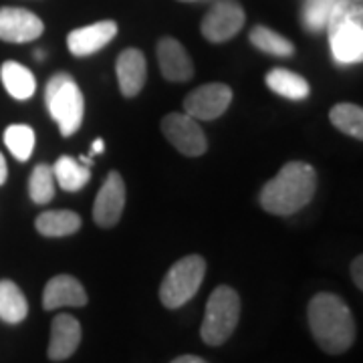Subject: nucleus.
I'll return each instance as SVG.
<instances>
[{
	"instance_id": "f257e3e1",
	"label": "nucleus",
	"mask_w": 363,
	"mask_h": 363,
	"mask_svg": "<svg viewBox=\"0 0 363 363\" xmlns=\"http://www.w3.org/2000/svg\"><path fill=\"white\" fill-rule=\"evenodd\" d=\"M309 327L317 345L329 355H341L355 341V321L345 301L333 293H319L311 298Z\"/></svg>"
},
{
	"instance_id": "f03ea898",
	"label": "nucleus",
	"mask_w": 363,
	"mask_h": 363,
	"mask_svg": "<svg viewBox=\"0 0 363 363\" xmlns=\"http://www.w3.org/2000/svg\"><path fill=\"white\" fill-rule=\"evenodd\" d=\"M317 190V174L305 162H289L283 169L264 184L260 206L277 216H291L307 206Z\"/></svg>"
},
{
	"instance_id": "7ed1b4c3",
	"label": "nucleus",
	"mask_w": 363,
	"mask_h": 363,
	"mask_svg": "<svg viewBox=\"0 0 363 363\" xmlns=\"http://www.w3.org/2000/svg\"><path fill=\"white\" fill-rule=\"evenodd\" d=\"M327 35L333 59L341 65L362 63L363 0H337L327 18Z\"/></svg>"
},
{
	"instance_id": "20e7f679",
	"label": "nucleus",
	"mask_w": 363,
	"mask_h": 363,
	"mask_svg": "<svg viewBox=\"0 0 363 363\" xmlns=\"http://www.w3.org/2000/svg\"><path fill=\"white\" fill-rule=\"evenodd\" d=\"M45 104L52 121L59 125L61 135H73L83 123L85 97L79 89L77 81L69 73H55L45 89Z\"/></svg>"
},
{
	"instance_id": "39448f33",
	"label": "nucleus",
	"mask_w": 363,
	"mask_h": 363,
	"mask_svg": "<svg viewBox=\"0 0 363 363\" xmlns=\"http://www.w3.org/2000/svg\"><path fill=\"white\" fill-rule=\"evenodd\" d=\"M240 319V297L233 286L220 285L214 289L206 303V313L200 335L210 347L226 343Z\"/></svg>"
},
{
	"instance_id": "423d86ee",
	"label": "nucleus",
	"mask_w": 363,
	"mask_h": 363,
	"mask_svg": "<svg viewBox=\"0 0 363 363\" xmlns=\"http://www.w3.org/2000/svg\"><path fill=\"white\" fill-rule=\"evenodd\" d=\"M206 274V260L200 255L184 257L172 264L160 285V301L168 309H178L186 305L198 293Z\"/></svg>"
},
{
	"instance_id": "0eeeda50",
	"label": "nucleus",
	"mask_w": 363,
	"mask_h": 363,
	"mask_svg": "<svg viewBox=\"0 0 363 363\" xmlns=\"http://www.w3.org/2000/svg\"><path fill=\"white\" fill-rule=\"evenodd\" d=\"M162 131L166 140L184 156L198 157L206 152V135L194 117L186 113H169L162 119Z\"/></svg>"
},
{
	"instance_id": "6e6552de",
	"label": "nucleus",
	"mask_w": 363,
	"mask_h": 363,
	"mask_svg": "<svg viewBox=\"0 0 363 363\" xmlns=\"http://www.w3.org/2000/svg\"><path fill=\"white\" fill-rule=\"evenodd\" d=\"M245 21L247 14L242 6L230 0H224L208 11L202 21V35L210 43H226L234 35H238V30L245 26Z\"/></svg>"
},
{
	"instance_id": "1a4fd4ad",
	"label": "nucleus",
	"mask_w": 363,
	"mask_h": 363,
	"mask_svg": "<svg viewBox=\"0 0 363 363\" xmlns=\"http://www.w3.org/2000/svg\"><path fill=\"white\" fill-rule=\"evenodd\" d=\"M233 101V89L222 83H210L194 89L184 99L186 116L194 119H216L220 117Z\"/></svg>"
},
{
	"instance_id": "9d476101",
	"label": "nucleus",
	"mask_w": 363,
	"mask_h": 363,
	"mask_svg": "<svg viewBox=\"0 0 363 363\" xmlns=\"http://www.w3.org/2000/svg\"><path fill=\"white\" fill-rule=\"evenodd\" d=\"M123 208H125V184H123V178L117 172H111L105 178L104 186H101L99 194L95 198L93 220H95V224H99L101 228H111L121 218Z\"/></svg>"
},
{
	"instance_id": "9b49d317",
	"label": "nucleus",
	"mask_w": 363,
	"mask_h": 363,
	"mask_svg": "<svg viewBox=\"0 0 363 363\" xmlns=\"http://www.w3.org/2000/svg\"><path fill=\"white\" fill-rule=\"evenodd\" d=\"M45 25L39 16L26 9L4 6L0 9V40L6 43H28L39 39Z\"/></svg>"
},
{
	"instance_id": "f8f14e48",
	"label": "nucleus",
	"mask_w": 363,
	"mask_h": 363,
	"mask_svg": "<svg viewBox=\"0 0 363 363\" xmlns=\"http://www.w3.org/2000/svg\"><path fill=\"white\" fill-rule=\"evenodd\" d=\"M87 293L83 285L71 274L52 277L43 291V309L55 311L61 307H85Z\"/></svg>"
},
{
	"instance_id": "ddd939ff",
	"label": "nucleus",
	"mask_w": 363,
	"mask_h": 363,
	"mask_svg": "<svg viewBox=\"0 0 363 363\" xmlns=\"http://www.w3.org/2000/svg\"><path fill=\"white\" fill-rule=\"evenodd\" d=\"M117 35L116 21H101L83 28H75L67 37V47L75 57H89L105 45H109Z\"/></svg>"
},
{
	"instance_id": "4468645a",
	"label": "nucleus",
	"mask_w": 363,
	"mask_h": 363,
	"mask_svg": "<svg viewBox=\"0 0 363 363\" xmlns=\"http://www.w3.org/2000/svg\"><path fill=\"white\" fill-rule=\"evenodd\" d=\"M156 51L162 75L168 79V81L184 83V81L192 79V75H194V65H192L190 55L182 47V43L172 39V37H164V39H160V43H157Z\"/></svg>"
},
{
	"instance_id": "2eb2a0df",
	"label": "nucleus",
	"mask_w": 363,
	"mask_h": 363,
	"mask_svg": "<svg viewBox=\"0 0 363 363\" xmlns=\"http://www.w3.org/2000/svg\"><path fill=\"white\" fill-rule=\"evenodd\" d=\"M81 343V325L73 315H57L51 325V341L47 355L51 362H65Z\"/></svg>"
},
{
	"instance_id": "dca6fc26",
	"label": "nucleus",
	"mask_w": 363,
	"mask_h": 363,
	"mask_svg": "<svg viewBox=\"0 0 363 363\" xmlns=\"http://www.w3.org/2000/svg\"><path fill=\"white\" fill-rule=\"evenodd\" d=\"M116 73L121 93L125 97H135L143 89L147 77V63L143 52L138 49L121 51V55L117 57Z\"/></svg>"
},
{
	"instance_id": "f3484780",
	"label": "nucleus",
	"mask_w": 363,
	"mask_h": 363,
	"mask_svg": "<svg viewBox=\"0 0 363 363\" xmlns=\"http://www.w3.org/2000/svg\"><path fill=\"white\" fill-rule=\"evenodd\" d=\"M0 79L4 89L9 91V95L18 99V101H26L35 95L37 91V79L35 75L26 69L25 65L16 63V61H6L0 67Z\"/></svg>"
},
{
	"instance_id": "a211bd4d",
	"label": "nucleus",
	"mask_w": 363,
	"mask_h": 363,
	"mask_svg": "<svg viewBox=\"0 0 363 363\" xmlns=\"http://www.w3.org/2000/svg\"><path fill=\"white\" fill-rule=\"evenodd\" d=\"M264 81H267V85L272 93H277L285 99H291V101H303L311 93L309 81L301 77L295 71H289V69H271Z\"/></svg>"
},
{
	"instance_id": "6ab92c4d",
	"label": "nucleus",
	"mask_w": 363,
	"mask_h": 363,
	"mask_svg": "<svg viewBox=\"0 0 363 363\" xmlns=\"http://www.w3.org/2000/svg\"><path fill=\"white\" fill-rule=\"evenodd\" d=\"M35 226L43 236L59 238V236H69V234L77 233L81 228V218L71 210H47L37 216Z\"/></svg>"
},
{
	"instance_id": "aec40b11",
	"label": "nucleus",
	"mask_w": 363,
	"mask_h": 363,
	"mask_svg": "<svg viewBox=\"0 0 363 363\" xmlns=\"http://www.w3.org/2000/svg\"><path fill=\"white\" fill-rule=\"evenodd\" d=\"M28 315L25 293L13 281H0V319L4 323H23Z\"/></svg>"
},
{
	"instance_id": "412c9836",
	"label": "nucleus",
	"mask_w": 363,
	"mask_h": 363,
	"mask_svg": "<svg viewBox=\"0 0 363 363\" xmlns=\"http://www.w3.org/2000/svg\"><path fill=\"white\" fill-rule=\"evenodd\" d=\"M52 176L65 192H77L91 180V168L83 166L75 157L63 156L55 162Z\"/></svg>"
},
{
	"instance_id": "4be33fe9",
	"label": "nucleus",
	"mask_w": 363,
	"mask_h": 363,
	"mask_svg": "<svg viewBox=\"0 0 363 363\" xmlns=\"http://www.w3.org/2000/svg\"><path fill=\"white\" fill-rule=\"evenodd\" d=\"M331 123L355 140L363 138V109L355 104H337L329 111Z\"/></svg>"
},
{
	"instance_id": "5701e85b",
	"label": "nucleus",
	"mask_w": 363,
	"mask_h": 363,
	"mask_svg": "<svg viewBox=\"0 0 363 363\" xmlns=\"http://www.w3.org/2000/svg\"><path fill=\"white\" fill-rule=\"evenodd\" d=\"M250 43L262 52H269L274 57H291L295 52V47L289 39H285L283 35L274 33L267 26H255L248 35Z\"/></svg>"
},
{
	"instance_id": "b1692460",
	"label": "nucleus",
	"mask_w": 363,
	"mask_h": 363,
	"mask_svg": "<svg viewBox=\"0 0 363 363\" xmlns=\"http://www.w3.org/2000/svg\"><path fill=\"white\" fill-rule=\"evenodd\" d=\"M4 143H6L9 152L18 162H26L30 157V154H33V150H35V143H37L35 130L30 125H25V123L9 125L4 130Z\"/></svg>"
},
{
	"instance_id": "393cba45",
	"label": "nucleus",
	"mask_w": 363,
	"mask_h": 363,
	"mask_svg": "<svg viewBox=\"0 0 363 363\" xmlns=\"http://www.w3.org/2000/svg\"><path fill=\"white\" fill-rule=\"evenodd\" d=\"M55 186H57V182L52 176V168H49L47 164H39L30 174L28 194L35 204H47L55 198Z\"/></svg>"
},
{
	"instance_id": "a878e982",
	"label": "nucleus",
	"mask_w": 363,
	"mask_h": 363,
	"mask_svg": "<svg viewBox=\"0 0 363 363\" xmlns=\"http://www.w3.org/2000/svg\"><path fill=\"white\" fill-rule=\"evenodd\" d=\"M337 0H305L303 6V23L309 30H321L327 25L329 13Z\"/></svg>"
},
{
	"instance_id": "bb28decb",
	"label": "nucleus",
	"mask_w": 363,
	"mask_h": 363,
	"mask_svg": "<svg viewBox=\"0 0 363 363\" xmlns=\"http://www.w3.org/2000/svg\"><path fill=\"white\" fill-rule=\"evenodd\" d=\"M351 277L355 281L357 289H363V257L359 255L357 259L351 262Z\"/></svg>"
},
{
	"instance_id": "cd10ccee",
	"label": "nucleus",
	"mask_w": 363,
	"mask_h": 363,
	"mask_svg": "<svg viewBox=\"0 0 363 363\" xmlns=\"http://www.w3.org/2000/svg\"><path fill=\"white\" fill-rule=\"evenodd\" d=\"M172 363H208L206 359H202V357H198V355H180V357H176Z\"/></svg>"
},
{
	"instance_id": "c85d7f7f",
	"label": "nucleus",
	"mask_w": 363,
	"mask_h": 363,
	"mask_svg": "<svg viewBox=\"0 0 363 363\" xmlns=\"http://www.w3.org/2000/svg\"><path fill=\"white\" fill-rule=\"evenodd\" d=\"M6 176H9V168H6V160L0 154V186L6 182Z\"/></svg>"
},
{
	"instance_id": "c756f323",
	"label": "nucleus",
	"mask_w": 363,
	"mask_h": 363,
	"mask_svg": "<svg viewBox=\"0 0 363 363\" xmlns=\"http://www.w3.org/2000/svg\"><path fill=\"white\" fill-rule=\"evenodd\" d=\"M101 152H104V140H99V138H97V140L93 142V145H91V157L97 156V154H101Z\"/></svg>"
},
{
	"instance_id": "7c9ffc66",
	"label": "nucleus",
	"mask_w": 363,
	"mask_h": 363,
	"mask_svg": "<svg viewBox=\"0 0 363 363\" xmlns=\"http://www.w3.org/2000/svg\"><path fill=\"white\" fill-rule=\"evenodd\" d=\"M83 166H87V168H91V156H81V160H79Z\"/></svg>"
},
{
	"instance_id": "2f4dec72",
	"label": "nucleus",
	"mask_w": 363,
	"mask_h": 363,
	"mask_svg": "<svg viewBox=\"0 0 363 363\" xmlns=\"http://www.w3.org/2000/svg\"><path fill=\"white\" fill-rule=\"evenodd\" d=\"M180 2H194V0H180Z\"/></svg>"
}]
</instances>
